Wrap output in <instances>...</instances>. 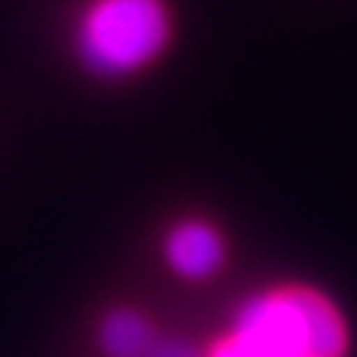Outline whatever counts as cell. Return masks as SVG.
<instances>
[{
	"instance_id": "6",
	"label": "cell",
	"mask_w": 357,
	"mask_h": 357,
	"mask_svg": "<svg viewBox=\"0 0 357 357\" xmlns=\"http://www.w3.org/2000/svg\"><path fill=\"white\" fill-rule=\"evenodd\" d=\"M146 357H199V345L188 342L182 337H167V333H161Z\"/></svg>"
},
{
	"instance_id": "5",
	"label": "cell",
	"mask_w": 357,
	"mask_h": 357,
	"mask_svg": "<svg viewBox=\"0 0 357 357\" xmlns=\"http://www.w3.org/2000/svg\"><path fill=\"white\" fill-rule=\"evenodd\" d=\"M199 357H265L259 349H253L248 340H241L238 333L229 328H220L208 342L199 345Z\"/></svg>"
},
{
	"instance_id": "1",
	"label": "cell",
	"mask_w": 357,
	"mask_h": 357,
	"mask_svg": "<svg viewBox=\"0 0 357 357\" xmlns=\"http://www.w3.org/2000/svg\"><path fill=\"white\" fill-rule=\"evenodd\" d=\"M178 36L173 0H77L69 54L89 81L131 84L170 57Z\"/></svg>"
},
{
	"instance_id": "3",
	"label": "cell",
	"mask_w": 357,
	"mask_h": 357,
	"mask_svg": "<svg viewBox=\"0 0 357 357\" xmlns=\"http://www.w3.org/2000/svg\"><path fill=\"white\" fill-rule=\"evenodd\" d=\"M158 253L164 268L176 280L203 286L223 274L229 265V236L208 215H182L173 218L161 232Z\"/></svg>"
},
{
	"instance_id": "4",
	"label": "cell",
	"mask_w": 357,
	"mask_h": 357,
	"mask_svg": "<svg viewBox=\"0 0 357 357\" xmlns=\"http://www.w3.org/2000/svg\"><path fill=\"white\" fill-rule=\"evenodd\" d=\"M93 333L105 357H146L161 337L155 319L137 304H114L102 310Z\"/></svg>"
},
{
	"instance_id": "2",
	"label": "cell",
	"mask_w": 357,
	"mask_h": 357,
	"mask_svg": "<svg viewBox=\"0 0 357 357\" xmlns=\"http://www.w3.org/2000/svg\"><path fill=\"white\" fill-rule=\"evenodd\" d=\"M265 357H349L354 325L331 289L283 277L244 292L227 325Z\"/></svg>"
}]
</instances>
